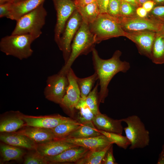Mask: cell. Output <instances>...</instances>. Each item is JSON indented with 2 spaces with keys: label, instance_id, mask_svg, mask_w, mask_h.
I'll return each mask as SVG.
<instances>
[{
  "label": "cell",
  "instance_id": "6da1fadb",
  "mask_svg": "<svg viewBox=\"0 0 164 164\" xmlns=\"http://www.w3.org/2000/svg\"><path fill=\"white\" fill-rule=\"evenodd\" d=\"M92 51L94 68L97 75L100 86L99 102L104 103L108 95V87L112 78L119 72H126L130 65L128 62L121 60V53L119 50L116 51L111 58L107 60L101 58L94 48Z\"/></svg>",
  "mask_w": 164,
  "mask_h": 164
},
{
  "label": "cell",
  "instance_id": "7a4b0ae2",
  "mask_svg": "<svg viewBox=\"0 0 164 164\" xmlns=\"http://www.w3.org/2000/svg\"><path fill=\"white\" fill-rule=\"evenodd\" d=\"M96 43L95 36L91 31L89 25L82 21L71 45L68 60L58 73L67 74L76 59L82 54L92 51Z\"/></svg>",
  "mask_w": 164,
  "mask_h": 164
},
{
  "label": "cell",
  "instance_id": "3957f363",
  "mask_svg": "<svg viewBox=\"0 0 164 164\" xmlns=\"http://www.w3.org/2000/svg\"><path fill=\"white\" fill-rule=\"evenodd\" d=\"M36 39L30 34L12 35L2 38L0 41V50L7 56L20 60L30 57L33 53L32 43Z\"/></svg>",
  "mask_w": 164,
  "mask_h": 164
},
{
  "label": "cell",
  "instance_id": "277c9868",
  "mask_svg": "<svg viewBox=\"0 0 164 164\" xmlns=\"http://www.w3.org/2000/svg\"><path fill=\"white\" fill-rule=\"evenodd\" d=\"M43 3L16 21L11 34H30L38 38L42 33L47 15Z\"/></svg>",
  "mask_w": 164,
  "mask_h": 164
},
{
  "label": "cell",
  "instance_id": "5b68a950",
  "mask_svg": "<svg viewBox=\"0 0 164 164\" xmlns=\"http://www.w3.org/2000/svg\"><path fill=\"white\" fill-rule=\"evenodd\" d=\"M89 26L97 43L113 37L125 36L126 32L122 29L119 19L108 13H100Z\"/></svg>",
  "mask_w": 164,
  "mask_h": 164
},
{
  "label": "cell",
  "instance_id": "8992f818",
  "mask_svg": "<svg viewBox=\"0 0 164 164\" xmlns=\"http://www.w3.org/2000/svg\"><path fill=\"white\" fill-rule=\"evenodd\" d=\"M121 120L127 124L123 130L131 143L130 149H142L149 145V132L138 116L132 115Z\"/></svg>",
  "mask_w": 164,
  "mask_h": 164
},
{
  "label": "cell",
  "instance_id": "52a82bcc",
  "mask_svg": "<svg viewBox=\"0 0 164 164\" xmlns=\"http://www.w3.org/2000/svg\"><path fill=\"white\" fill-rule=\"evenodd\" d=\"M69 83L67 74L58 73L49 76L44 91L45 97L60 104L66 94Z\"/></svg>",
  "mask_w": 164,
  "mask_h": 164
},
{
  "label": "cell",
  "instance_id": "ba28073f",
  "mask_svg": "<svg viewBox=\"0 0 164 164\" xmlns=\"http://www.w3.org/2000/svg\"><path fill=\"white\" fill-rule=\"evenodd\" d=\"M82 22L81 16L76 9L66 22L58 45L60 49L62 51L64 64L68 60L70 54L72 40Z\"/></svg>",
  "mask_w": 164,
  "mask_h": 164
},
{
  "label": "cell",
  "instance_id": "9c48e42d",
  "mask_svg": "<svg viewBox=\"0 0 164 164\" xmlns=\"http://www.w3.org/2000/svg\"><path fill=\"white\" fill-rule=\"evenodd\" d=\"M56 10L57 20L55 30V40L58 46L66 22L76 10L74 2L71 0H53Z\"/></svg>",
  "mask_w": 164,
  "mask_h": 164
},
{
  "label": "cell",
  "instance_id": "30bf717a",
  "mask_svg": "<svg viewBox=\"0 0 164 164\" xmlns=\"http://www.w3.org/2000/svg\"><path fill=\"white\" fill-rule=\"evenodd\" d=\"M67 76L69 85L60 105L65 112L73 117L75 108L81 98L80 92L76 80L77 76L71 68Z\"/></svg>",
  "mask_w": 164,
  "mask_h": 164
},
{
  "label": "cell",
  "instance_id": "8fae6325",
  "mask_svg": "<svg viewBox=\"0 0 164 164\" xmlns=\"http://www.w3.org/2000/svg\"><path fill=\"white\" fill-rule=\"evenodd\" d=\"M123 29L126 32L145 31L159 32L162 24L153 19L137 16L131 17H120L118 18Z\"/></svg>",
  "mask_w": 164,
  "mask_h": 164
},
{
  "label": "cell",
  "instance_id": "7c38bea8",
  "mask_svg": "<svg viewBox=\"0 0 164 164\" xmlns=\"http://www.w3.org/2000/svg\"><path fill=\"white\" fill-rule=\"evenodd\" d=\"M22 117L25 126L49 129H52L61 123L75 120L59 114L34 116L23 114Z\"/></svg>",
  "mask_w": 164,
  "mask_h": 164
},
{
  "label": "cell",
  "instance_id": "4fadbf2b",
  "mask_svg": "<svg viewBox=\"0 0 164 164\" xmlns=\"http://www.w3.org/2000/svg\"><path fill=\"white\" fill-rule=\"evenodd\" d=\"M156 32L149 31L126 32L125 37L135 43L140 53L150 59Z\"/></svg>",
  "mask_w": 164,
  "mask_h": 164
},
{
  "label": "cell",
  "instance_id": "5bb4252c",
  "mask_svg": "<svg viewBox=\"0 0 164 164\" xmlns=\"http://www.w3.org/2000/svg\"><path fill=\"white\" fill-rule=\"evenodd\" d=\"M90 150L77 146L66 149L54 156L45 157L48 164H58L77 162L84 157Z\"/></svg>",
  "mask_w": 164,
  "mask_h": 164
},
{
  "label": "cell",
  "instance_id": "9a60e30c",
  "mask_svg": "<svg viewBox=\"0 0 164 164\" xmlns=\"http://www.w3.org/2000/svg\"><path fill=\"white\" fill-rule=\"evenodd\" d=\"M22 114L19 111H10L2 114L0 120V132H15L25 126Z\"/></svg>",
  "mask_w": 164,
  "mask_h": 164
},
{
  "label": "cell",
  "instance_id": "2e32d148",
  "mask_svg": "<svg viewBox=\"0 0 164 164\" xmlns=\"http://www.w3.org/2000/svg\"><path fill=\"white\" fill-rule=\"evenodd\" d=\"M61 140L91 150H101L113 144L106 136L103 134L86 138H65Z\"/></svg>",
  "mask_w": 164,
  "mask_h": 164
},
{
  "label": "cell",
  "instance_id": "e0dca14e",
  "mask_svg": "<svg viewBox=\"0 0 164 164\" xmlns=\"http://www.w3.org/2000/svg\"><path fill=\"white\" fill-rule=\"evenodd\" d=\"M15 132L27 136L37 144L56 139L52 129L25 126Z\"/></svg>",
  "mask_w": 164,
  "mask_h": 164
},
{
  "label": "cell",
  "instance_id": "ac0fdd59",
  "mask_svg": "<svg viewBox=\"0 0 164 164\" xmlns=\"http://www.w3.org/2000/svg\"><path fill=\"white\" fill-rule=\"evenodd\" d=\"M0 139L8 144L30 150L36 149L37 145L27 136L15 132H1Z\"/></svg>",
  "mask_w": 164,
  "mask_h": 164
},
{
  "label": "cell",
  "instance_id": "d6986e66",
  "mask_svg": "<svg viewBox=\"0 0 164 164\" xmlns=\"http://www.w3.org/2000/svg\"><path fill=\"white\" fill-rule=\"evenodd\" d=\"M61 139H55L37 144L36 150L44 157L58 155L69 149L77 146Z\"/></svg>",
  "mask_w": 164,
  "mask_h": 164
},
{
  "label": "cell",
  "instance_id": "ffe728a7",
  "mask_svg": "<svg viewBox=\"0 0 164 164\" xmlns=\"http://www.w3.org/2000/svg\"><path fill=\"white\" fill-rule=\"evenodd\" d=\"M45 0H22L12 3L9 14L7 18L17 21L43 3Z\"/></svg>",
  "mask_w": 164,
  "mask_h": 164
},
{
  "label": "cell",
  "instance_id": "44dd1931",
  "mask_svg": "<svg viewBox=\"0 0 164 164\" xmlns=\"http://www.w3.org/2000/svg\"><path fill=\"white\" fill-rule=\"evenodd\" d=\"M93 122L99 130L122 134L123 128L121 119H114L100 112L95 115Z\"/></svg>",
  "mask_w": 164,
  "mask_h": 164
},
{
  "label": "cell",
  "instance_id": "7402d4cb",
  "mask_svg": "<svg viewBox=\"0 0 164 164\" xmlns=\"http://www.w3.org/2000/svg\"><path fill=\"white\" fill-rule=\"evenodd\" d=\"M0 155L3 162L12 160H19L26 154L21 148L13 146L2 142L0 145Z\"/></svg>",
  "mask_w": 164,
  "mask_h": 164
},
{
  "label": "cell",
  "instance_id": "603a6c76",
  "mask_svg": "<svg viewBox=\"0 0 164 164\" xmlns=\"http://www.w3.org/2000/svg\"><path fill=\"white\" fill-rule=\"evenodd\" d=\"M150 59L155 64L164 63V34L160 32H156Z\"/></svg>",
  "mask_w": 164,
  "mask_h": 164
},
{
  "label": "cell",
  "instance_id": "cb8c5ba5",
  "mask_svg": "<svg viewBox=\"0 0 164 164\" xmlns=\"http://www.w3.org/2000/svg\"><path fill=\"white\" fill-rule=\"evenodd\" d=\"M102 134L92 121L81 124L78 128L65 138H83L97 136Z\"/></svg>",
  "mask_w": 164,
  "mask_h": 164
},
{
  "label": "cell",
  "instance_id": "d4e9b609",
  "mask_svg": "<svg viewBox=\"0 0 164 164\" xmlns=\"http://www.w3.org/2000/svg\"><path fill=\"white\" fill-rule=\"evenodd\" d=\"M95 116L87 104L85 99L81 97L75 108L74 119L81 124L93 121Z\"/></svg>",
  "mask_w": 164,
  "mask_h": 164
},
{
  "label": "cell",
  "instance_id": "484cf974",
  "mask_svg": "<svg viewBox=\"0 0 164 164\" xmlns=\"http://www.w3.org/2000/svg\"><path fill=\"white\" fill-rule=\"evenodd\" d=\"M84 22L89 25L92 23L100 14L99 9L96 1L85 6L76 8Z\"/></svg>",
  "mask_w": 164,
  "mask_h": 164
},
{
  "label": "cell",
  "instance_id": "4316f807",
  "mask_svg": "<svg viewBox=\"0 0 164 164\" xmlns=\"http://www.w3.org/2000/svg\"><path fill=\"white\" fill-rule=\"evenodd\" d=\"M81 125L75 120L61 123L52 129L56 139H61L67 137Z\"/></svg>",
  "mask_w": 164,
  "mask_h": 164
},
{
  "label": "cell",
  "instance_id": "83f0119b",
  "mask_svg": "<svg viewBox=\"0 0 164 164\" xmlns=\"http://www.w3.org/2000/svg\"><path fill=\"white\" fill-rule=\"evenodd\" d=\"M97 80H98V77L95 72L92 75L84 78L77 77L76 80L81 98L86 99Z\"/></svg>",
  "mask_w": 164,
  "mask_h": 164
},
{
  "label": "cell",
  "instance_id": "f1b7e54d",
  "mask_svg": "<svg viewBox=\"0 0 164 164\" xmlns=\"http://www.w3.org/2000/svg\"><path fill=\"white\" fill-rule=\"evenodd\" d=\"M112 144H111L101 150H90L84 157L78 161L76 164H102V161L107 152Z\"/></svg>",
  "mask_w": 164,
  "mask_h": 164
},
{
  "label": "cell",
  "instance_id": "f546056e",
  "mask_svg": "<svg viewBox=\"0 0 164 164\" xmlns=\"http://www.w3.org/2000/svg\"><path fill=\"white\" fill-rule=\"evenodd\" d=\"M99 86V83L98 82L85 99L87 104L95 115L100 112L99 108L100 104L98 91Z\"/></svg>",
  "mask_w": 164,
  "mask_h": 164
},
{
  "label": "cell",
  "instance_id": "4dcf8cb0",
  "mask_svg": "<svg viewBox=\"0 0 164 164\" xmlns=\"http://www.w3.org/2000/svg\"><path fill=\"white\" fill-rule=\"evenodd\" d=\"M100 133L106 136L113 143L120 148L126 149L130 145V142L126 136L122 134L99 130Z\"/></svg>",
  "mask_w": 164,
  "mask_h": 164
},
{
  "label": "cell",
  "instance_id": "1f68e13d",
  "mask_svg": "<svg viewBox=\"0 0 164 164\" xmlns=\"http://www.w3.org/2000/svg\"><path fill=\"white\" fill-rule=\"evenodd\" d=\"M23 163L24 164H47L45 157L40 154L36 149L33 150L25 155Z\"/></svg>",
  "mask_w": 164,
  "mask_h": 164
},
{
  "label": "cell",
  "instance_id": "d6a6232c",
  "mask_svg": "<svg viewBox=\"0 0 164 164\" xmlns=\"http://www.w3.org/2000/svg\"><path fill=\"white\" fill-rule=\"evenodd\" d=\"M136 10L135 6L133 5L124 1H121L120 17H131L137 16Z\"/></svg>",
  "mask_w": 164,
  "mask_h": 164
},
{
  "label": "cell",
  "instance_id": "836d02e7",
  "mask_svg": "<svg viewBox=\"0 0 164 164\" xmlns=\"http://www.w3.org/2000/svg\"><path fill=\"white\" fill-rule=\"evenodd\" d=\"M121 2L120 0H109L108 5L107 13L114 18L118 19L120 17Z\"/></svg>",
  "mask_w": 164,
  "mask_h": 164
},
{
  "label": "cell",
  "instance_id": "e575fe53",
  "mask_svg": "<svg viewBox=\"0 0 164 164\" xmlns=\"http://www.w3.org/2000/svg\"><path fill=\"white\" fill-rule=\"evenodd\" d=\"M149 18L161 24L164 23V5L156 6L149 12Z\"/></svg>",
  "mask_w": 164,
  "mask_h": 164
},
{
  "label": "cell",
  "instance_id": "d590c367",
  "mask_svg": "<svg viewBox=\"0 0 164 164\" xmlns=\"http://www.w3.org/2000/svg\"><path fill=\"white\" fill-rule=\"evenodd\" d=\"M103 164H117L113 154V144L107 152L102 161Z\"/></svg>",
  "mask_w": 164,
  "mask_h": 164
},
{
  "label": "cell",
  "instance_id": "8d00e7d4",
  "mask_svg": "<svg viewBox=\"0 0 164 164\" xmlns=\"http://www.w3.org/2000/svg\"><path fill=\"white\" fill-rule=\"evenodd\" d=\"M12 3L7 2L0 5V17H7L9 15Z\"/></svg>",
  "mask_w": 164,
  "mask_h": 164
},
{
  "label": "cell",
  "instance_id": "74e56055",
  "mask_svg": "<svg viewBox=\"0 0 164 164\" xmlns=\"http://www.w3.org/2000/svg\"><path fill=\"white\" fill-rule=\"evenodd\" d=\"M109 1V0H97L96 1L100 13H108L107 7Z\"/></svg>",
  "mask_w": 164,
  "mask_h": 164
},
{
  "label": "cell",
  "instance_id": "f35d334b",
  "mask_svg": "<svg viewBox=\"0 0 164 164\" xmlns=\"http://www.w3.org/2000/svg\"><path fill=\"white\" fill-rule=\"evenodd\" d=\"M96 0H75L74 2L76 8L81 7L94 2Z\"/></svg>",
  "mask_w": 164,
  "mask_h": 164
},
{
  "label": "cell",
  "instance_id": "ab89813d",
  "mask_svg": "<svg viewBox=\"0 0 164 164\" xmlns=\"http://www.w3.org/2000/svg\"><path fill=\"white\" fill-rule=\"evenodd\" d=\"M155 2L153 0H149L145 2L142 5V7L144 8L148 12H150L153 8Z\"/></svg>",
  "mask_w": 164,
  "mask_h": 164
},
{
  "label": "cell",
  "instance_id": "60d3db41",
  "mask_svg": "<svg viewBox=\"0 0 164 164\" xmlns=\"http://www.w3.org/2000/svg\"><path fill=\"white\" fill-rule=\"evenodd\" d=\"M136 13L137 16L141 18H145L147 15L148 12L142 6H140L136 9Z\"/></svg>",
  "mask_w": 164,
  "mask_h": 164
},
{
  "label": "cell",
  "instance_id": "b9f144b4",
  "mask_svg": "<svg viewBox=\"0 0 164 164\" xmlns=\"http://www.w3.org/2000/svg\"><path fill=\"white\" fill-rule=\"evenodd\" d=\"M157 164H164V153L161 151L159 155Z\"/></svg>",
  "mask_w": 164,
  "mask_h": 164
},
{
  "label": "cell",
  "instance_id": "7bdbcfd3",
  "mask_svg": "<svg viewBox=\"0 0 164 164\" xmlns=\"http://www.w3.org/2000/svg\"><path fill=\"white\" fill-rule=\"evenodd\" d=\"M123 1L130 3L133 5L135 7L138 6L135 0H123Z\"/></svg>",
  "mask_w": 164,
  "mask_h": 164
},
{
  "label": "cell",
  "instance_id": "ee69618b",
  "mask_svg": "<svg viewBox=\"0 0 164 164\" xmlns=\"http://www.w3.org/2000/svg\"><path fill=\"white\" fill-rule=\"evenodd\" d=\"M9 2L12 3L11 0H0V5Z\"/></svg>",
  "mask_w": 164,
  "mask_h": 164
},
{
  "label": "cell",
  "instance_id": "f6af8a7d",
  "mask_svg": "<svg viewBox=\"0 0 164 164\" xmlns=\"http://www.w3.org/2000/svg\"><path fill=\"white\" fill-rule=\"evenodd\" d=\"M149 0H138L139 5L142 6V5L145 2Z\"/></svg>",
  "mask_w": 164,
  "mask_h": 164
},
{
  "label": "cell",
  "instance_id": "bcb514c9",
  "mask_svg": "<svg viewBox=\"0 0 164 164\" xmlns=\"http://www.w3.org/2000/svg\"><path fill=\"white\" fill-rule=\"evenodd\" d=\"M155 3L157 4L164 3V0H153Z\"/></svg>",
  "mask_w": 164,
  "mask_h": 164
},
{
  "label": "cell",
  "instance_id": "7dc6e473",
  "mask_svg": "<svg viewBox=\"0 0 164 164\" xmlns=\"http://www.w3.org/2000/svg\"><path fill=\"white\" fill-rule=\"evenodd\" d=\"M164 34V23L162 24L161 29L159 31Z\"/></svg>",
  "mask_w": 164,
  "mask_h": 164
},
{
  "label": "cell",
  "instance_id": "c3c4849f",
  "mask_svg": "<svg viewBox=\"0 0 164 164\" xmlns=\"http://www.w3.org/2000/svg\"><path fill=\"white\" fill-rule=\"evenodd\" d=\"M12 0V3H15V2H16L21 1L22 0Z\"/></svg>",
  "mask_w": 164,
  "mask_h": 164
},
{
  "label": "cell",
  "instance_id": "681fc988",
  "mask_svg": "<svg viewBox=\"0 0 164 164\" xmlns=\"http://www.w3.org/2000/svg\"><path fill=\"white\" fill-rule=\"evenodd\" d=\"M162 151L164 153V145L162 146Z\"/></svg>",
  "mask_w": 164,
  "mask_h": 164
},
{
  "label": "cell",
  "instance_id": "f907efd6",
  "mask_svg": "<svg viewBox=\"0 0 164 164\" xmlns=\"http://www.w3.org/2000/svg\"><path fill=\"white\" fill-rule=\"evenodd\" d=\"M136 1V2H137V3L138 5V6L139 5V3H138V0H135Z\"/></svg>",
  "mask_w": 164,
  "mask_h": 164
},
{
  "label": "cell",
  "instance_id": "816d5d0a",
  "mask_svg": "<svg viewBox=\"0 0 164 164\" xmlns=\"http://www.w3.org/2000/svg\"><path fill=\"white\" fill-rule=\"evenodd\" d=\"M121 1H123V0H120Z\"/></svg>",
  "mask_w": 164,
  "mask_h": 164
},
{
  "label": "cell",
  "instance_id": "f5cc1de1",
  "mask_svg": "<svg viewBox=\"0 0 164 164\" xmlns=\"http://www.w3.org/2000/svg\"><path fill=\"white\" fill-rule=\"evenodd\" d=\"M97 0H96V1H97Z\"/></svg>",
  "mask_w": 164,
  "mask_h": 164
}]
</instances>
